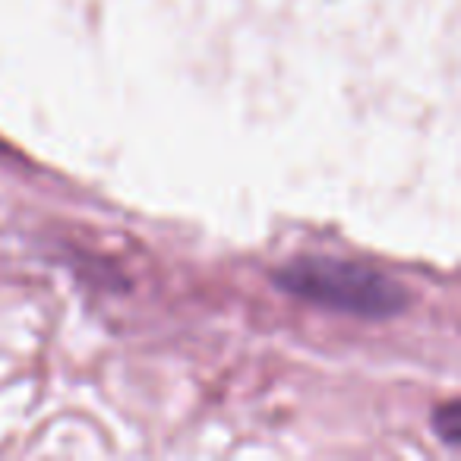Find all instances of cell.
I'll return each mask as SVG.
<instances>
[{
  "label": "cell",
  "mask_w": 461,
  "mask_h": 461,
  "mask_svg": "<svg viewBox=\"0 0 461 461\" xmlns=\"http://www.w3.org/2000/svg\"><path fill=\"white\" fill-rule=\"evenodd\" d=\"M282 291L310 301L316 307L339 310V313L364 316V320H385L404 310L408 294L389 276L360 263L345 259H297L276 272Z\"/></svg>",
  "instance_id": "obj_1"
},
{
  "label": "cell",
  "mask_w": 461,
  "mask_h": 461,
  "mask_svg": "<svg viewBox=\"0 0 461 461\" xmlns=\"http://www.w3.org/2000/svg\"><path fill=\"white\" fill-rule=\"evenodd\" d=\"M436 429L442 433V439L446 442H455L461 436V411L458 404H446L442 411H436Z\"/></svg>",
  "instance_id": "obj_2"
}]
</instances>
